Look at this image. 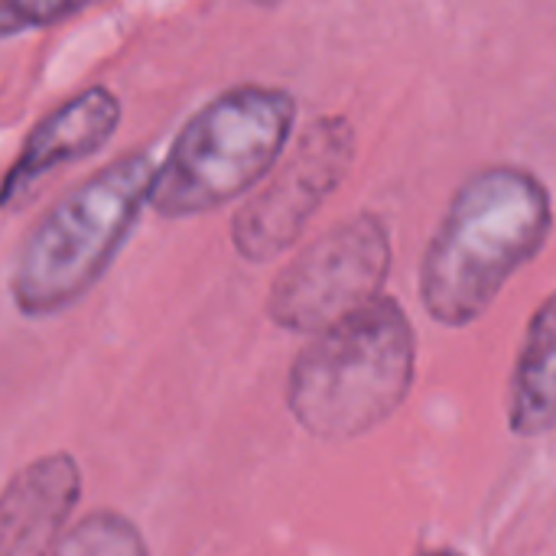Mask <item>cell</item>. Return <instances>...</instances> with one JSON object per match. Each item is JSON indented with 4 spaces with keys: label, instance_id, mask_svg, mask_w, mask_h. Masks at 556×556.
<instances>
[{
    "label": "cell",
    "instance_id": "obj_1",
    "mask_svg": "<svg viewBox=\"0 0 556 556\" xmlns=\"http://www.w3.org/2000/svg\"><path fill=\"white\" fill-rule=\"evenodd\" d=\"M554 231V199L525 166H485L453 195L420 261V303L446 329L489 313Z\"/></svg>",
    "mask_w": 556,
    "mask_h": 556
},
{
    "label": "cell",
    "instance_id": "obj_2",
    "mask_svg": "<svg viewBox=\"0 0 556 556\" xmlns=\"http://www.w3.org/2000/svg\"><path fill=\"white\" fill-rule=\"evenodd\" d=\"M417 381V332L404 306L378 296L313 336L287 378L290 417L323 443H349L384 427Z\"/></svg>",
    "mask_w": 556,
    "mask_h": 556
},
{
    "label": "cell",
    "instance_id": "obj_3",
    "mask_svg": "<svg viewBox=\"0 0 556 556\" xmlns=\"http://www.w3.org/2000/svg\"><path fill=\"white\" fill-rule=\"evenodd\" d=\"M296 101L283 88L241 85L205 104L156 169L150 202L163 215L218 208L261 182L290 143Z\"/></svg>",
    "mask_w": 556,
    "mask_h": 556
},
{
    "label": "cell",
    "instance_id": "obj_4",
    "mask_svg": "<svg viewBox=\"0 0 556 556\" xmlns=\"http://www.w3.org/2000/svg\"><path fill=\"white\" fill-rule=\"evenodd\" d=\"M156 166L130 156L72 192L26 241L13 270V300L26 316H52L81 300L124 244L150 199Z\"/></svg>",
    "mask_w": 556,
    "mask_h": 556
},
{
    "label": "cell",
    "instance_id": "obj_5",
    "mask_svg": "<svg viewBox=\"0 0 556 556\" xmlns=\"http://www.w3.org/2000/svg\"><path fill=\"white\" fill-rule=\"evenodd\" d=\"M391 231L381 215L358 212L306 244L274 280L267 316L296 336H319L381 296L391 274Z\"/></svg>",
    "mask_w": 556,
    "mask_h": 556
},
{
    "label": "cell",
    "instance_id": "obj_6",
    "mask_svg": "<svg viewBox=\"0 0 556 556\" xmlns=\"http://www.w3.org/2000/svg\"><path fill=\"white\" fill-rule=\"evenodd\" d=\"M355 163V127L339 117H316L296 140L293 156L235 218L231 241L241 257L264 264L300 241L319 205L342 186Z\"/></svg>",
    "mask_w": 556,
    "mask_h": 556
},
{
    "label": "cell",
    "instance_id": "obj_7",
    "mask_svg": "<svg viewBox=\"0 0 556 556\" xmlns=\"http://www.w3.org/2000/svg\"><path fill=\"white\" fill-rule=\"evenodd\" d=\"M81 498V469L68 453L23 466L0 492V556H49Z\"/></svg>",
    "mask_w": 556,
    "mask_h": 556
},
{
    "label": "cell",
    "instance_id": "obj_8",
    "mask_svg": "<svg viewBox=\"0 0 556 556\" xmlns=\"http://www.w3.org/2000/svg\"><path fill=\"white\" fill-rule=\"evenodd\" d=\"M117 114H121V108H117L114 94L104 88H91V91L78 94L75 101H68L65 108H59L26 140L20 163L13 166V173L3 182L0 199L10 202L16 192L29 189L42 173L55 169L59 163L81 160V156L94 153L111 137Z\"/></svg>",
    "mask_w": 556,
    "mask_h": 556
},
{
    "label": "cell",
    "instance_id": "obj_9",
    "mask_svg": "<svg viewBox=\"0 0 556 556\" xmlns=\"http://www.w3.org/2000/svg\"><path fill=\"white\" fill-rule=\"evenodd\" d=\"M508 427L521 440H541L556 430V293L528 323L508 381Z\"/></svg>",
    "mask_w": 556,
    "mask_h": 556
},
{
    "label": "cell",
    "instance_id": "obj_10",
    "mask_svg": "<svg viewBox=\"0 0 556 556\" xmlns=\"http://www.w3.org/2000/svg\"><path fill=\"white\" fill-rule=\"evenodd\" d=\"M49 556H150V547L127 515L104 508L68 528Z\"/></svg>",
    "mask_w": 556,
    "mask_h": 556
},
{
    "label": "cell",
    "instance_id": "obj_11",
    "mask_svg": "<svg viewBox=\"0 0 556 556\" xmlns=\"http://www.w3.org/2000/svg\"><path fill=\"white\" fill-rule=\"evenodd\" d=\"M424 556H466V554H459V551H430V554H424Z\"/></svg>",
    "mask_w": 556,
    "mask_h": 556
},
{
    "label": "cell",
    "instance_id": "obj_12",
    "mask_svg": "<svg viewBox=\"0 0 556 556\" xmlns=\"http://www.w3.org/2000/svg\"><path fill=\"white\" fill-rule=\"evenodd\" d=\"M254 3H261V7H277L280 0H254Z\"/></svg>",
    "mask_w": 556,
    "mask_h": 556
}]
</instances>
